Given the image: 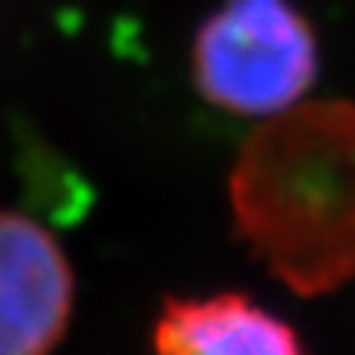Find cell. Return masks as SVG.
Listing matches in <instances>:
<instances>
[{
	"instance_id": "obj_1",
	"label": "cell",
	"mask_w": 355,
	"mask_h": 355,
	"mask_svg": "<svg viewBox=\"0 0 355 355\" xmlns=\"http://www.w3.org/2000/svg\"><path fill=\"white\" fill-rule=\"evenodd\" d=\"M243 240L317 296L355 279V101H299L263 119L231 169Z\"/></svg>"
},
{
	"instance_id": "obj_4",
	"label": "cell",
	"mask_w": 355,
	"mask_h": 355,
	"mask_svg": "<svg viewBox=\"0 0 355 355\" xmlns=\"http://www.w3.org/2000/svg\"><path fill=\"white\" fill-rule=\"evenodd\" d=\"M154 355H305L284 320L240 293L169 299L151 335Z\"/></svg>"
},
{
	"instance_id": "obj_2",
	"label": "cell",
	"mask_w": 355,
	"mask_h": 355,
	"mask_svg": "<svg viewBox=\"0 0 355 355\" xmlns=\"http://www.w3.org/2000/svg\"><path fill=\"white\" fill-rule=\"evenodd\" d=\"M317 69V36L291 0H222L190 48L196 92L246 119H270L305 101Z\"/></svg>"
},
{
	"instance_id": "obj_3",
	"label": "cell",
	"mask_w": 355,
	"mask_h": 355,
	"mask_svg": "<svg viewBox=\"0 0 355 355\" xmlns=\"http://www.w3.org/2000/svg\"><path fill=\"white\" fill-rule=\"evenodd\" d=\"M74 308L69 254L27 214L0 207V355H51Z\"/></svg>"
}]
</instances>
